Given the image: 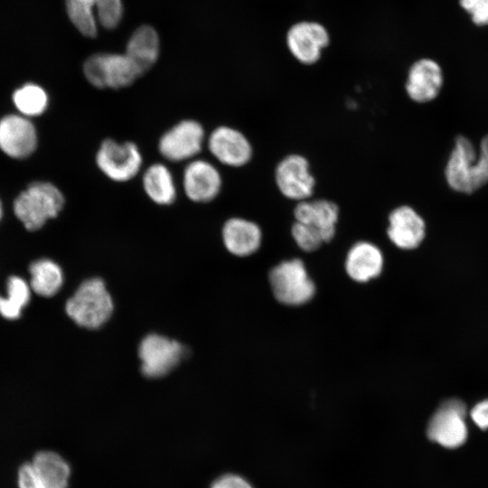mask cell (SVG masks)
Returning a JSON list of instances; mask_svg holds the SVG:
<instances>
[{
    "label": "cell",
    "instance_id": "cell-1",
    "mask_svg": "<svg viewBox=\"0 0 488 488\" xmlns=\"http://www.w3.org/2000/svg\"><path fill=\"white\" fill-rule=\"evenodd\" d=\"M446 186L470 196L488 185V134L478 145L465 135H456L443 169Z\"/></svg>",
    "mask_w": 488,
    "mask_h": 488
},
{
    "label": "cell",
    "instance_id": "cell-2",
    "mask_svg": "<svg viewBox=\"0 0 488 488\" xmlns=\"http://www.w3.org/2000/svg\"><path fill=\"white\" fill-rule=\"evenodd\" d=\"M64 202L65 198L57 186L39 181L19 193L14 202V212L26 230L34 231L57 217Z\"/></svg>",
    "mask_w": 488,
    "mask_h": 488
},
{
    "label": "cell",
    "instance_id": "cell-3",
    "mask_svg": "<svg viewBox=\"0 0 488 488\" xmlns=\"http://www.w3.org/2000/svg\"><path fill=\"white\" fill-rule=\"evenodd\" d=\"M66 313L78 325L88 329L100 327L112 314L113 302L102 279L84 281L68 299Z\"/></svg>",
    "mask_w": 488,
    "mask_h": 488
},
{
    "label": "cell",
    "instance_id": "cell-4",
    "mask_svg": "<svg viewBox=\"0 0 488 488\" xmlns=\"http://www.w3.org/2000/svg\"><path fill=\"white\" fill-rule=\"evenodd\" d=\"M268 282L275 299L288 306L303 305L315 295V284L300 258L283 260L268 273Z\"/></svg>",
    "mask_w": 488,
    "mask_h": 488
},
{
    "label": "cell",
    "instance_id": "cell-5",
    "mask_svg": "<svg viewBox=\"0 0 488 488\" xmlns=\"http://www.w3.org/2000/svg\"><path fill=\"white\" fill-rule=\"evenodd\" d=\"M83 74L97 89H118L132 85L143 74L126 53H95L83 63Z\"/></svg>",
    "mask_w": 488,
    "mask_h": 488
},
{
    "label": "cell",
    "instance_id": "cell-6",
    "mask_svg": "<svg viewBox=\"0 0 488 488\" xmlns=\"http://www.w3.org/2000/svg\"><path fill=\"white\" fill-rule=\"evenodd\" d=\"M69 19L84 36L97 35V18L107 29H113L123 15L121 0H65Z\"/></svg>",
    "mask_w": 488,
    "mask_h": 488
},
{
    "label": "cell",
    "instance_id": "cell-7",
    "mask_svg": "<svg viewBox=\"0 0 488 488\" xmlns=\"http://www.w3.org/2000/svg\"><path fill=\"white\" fill-rule=\"evenodd\" d=\"M143 157L138 146L130 141L119 143L107 138L100 144L96 154L99 169L110 180L125 183L135 178L140 172Z\"/></svg>",
    "mask_w": 488,
    "mask_h": 488
},
{
    "label": "cell",
    "instance_id": "cell-8",
    "mask_svg": "<svg viewBox=\"0 0 488 488\" xmlns=\"http://www.w3.org/2000/svg\"><path fill=\"white\" fill-rule=\"evenodd\" d=\"M274 181L286 199L296 202L310 199L314 192L315 178L310 163L300 154H289L279 160L274 169Z\"/></svg>",
    "mask_w": 488,
    "mask_h": 488
},
{
    "label": "cell",
    "instance_id": "cell-9",
    "mask_svg": "<svg viewBox=\"0 0 488 488\" xmlns=\"http://www.w3.org/2000/svg\"><path fill=\"white\" fill-rule=\"evenodd\" d=\"M330 41V33L326 27L312 20H302L293 23L286 34L288 52L296 61L305 66L318 62Z\"/></svg>",
    "mask_w": 488,
    "mask_h": 488
},
{
    "label": "cell",
    "instance_id": "cell-10",
    "mask_svg": "<svg viewBox=\"0 0 488 488\" xmlns=\"http://www.w3.org/2000/svg\"><path fill=\"white\" fill-rule=\"evenodd\" d=\"M204 142L203 127L196 120L184 119L162 135L158 150L165 160L179 163L193 159L202 150Z\"/></svg>",
    "mask_w": 488,
    "mask_h": 488
},
{
    "label": "cell",
    "instance_id": "cell-11",
    "mask_svg": "<svg viewBox=\"0 0 488 488\" xmlns=\"http://www.w3.org/2000/svg\"><path fill=\"white\" fill-rule=\"evenodd\" d=\"M465 415L466 407L462 400H446L429 420L427 427V437L447 448L462 446L467 438Z\"/></svg>",
    "mask_w": 488,
    "mask_h": 488
},
{
    "label": "cell",
    "instance_id": "cell-12",
    "mask_svg": "<svg viewBox=\"0 0 488 488\" xmlns=\"http://www.w3.org/2000/svg\"><path fill=\"white\" fill-rule=\"evenodd\" d=\"M445 87V73L441 65L430 58L414 61L407 73L404 90L408 98L418 105L434 102Z\"/></svg>",
    "mask_w": 488,
    "mask_h": 488
},
{
    "label": "cell",
    "instance_id": "cell-13",
    "mask_svg": "<svg viewBox=\"0 0 488 488\" xmlns=\"http://www.w3.org/2000/svg\"><path fill=\"white\" fill-rule=\"evenodd\" d=\"M141 370L149 378H158L170 372L184 354L183 346L167 337L149 334L139 346Z\"/></svg>",
    "mask_w": 488,
    "mask_h": 488
},
{
    "label": "cell",
    "instance_id": "cell-14",
    "mask_svg": "<svg viewBox=\"0 0 488 488\" xmlns=\"http://www.w3.org/2000/svg\"><path fill=\"white\" fill-rule=\"evenodd\" d=\"M207 147L221 164L239 168L247 165L253 157V146L249 139L239 129L219 126L207 138Z\"/></svg>",
    "mask_w": 488,
    "mask_h": 488
},
{
    "label": "cell",
    "instance_id": "cell-15",
    "mask_svg": "<svg viewBox=\"0 0 488 488\" xmlns=\"http://www.w3.org/2000/svg\"><path fill=\"white\" fill-rule=\"evenodd\" d=\"M387 236L397 248L415 249L424 240L427 224L423 216L411 205L401 204L388 216Z\"/></svg>",
    "mask_w": 488,
    "mask_h": 488
},
{
    "label": "cell",
    "instance_id": "cell-16",
    "mask_svg": "<svg viewBox=\"0 0 488 488\" xmlns=\"http://www.w3.org/2000/svg\"><path fill=\"white\" fill-rule=\"evenodd\" d=\"M38 143L33 122L20 114H9L0 119V150L11 158L31 155Z\"/></svg>",
    "mask_w": 488,
    "mask_h": 488
},
{
    "label": "cell",
    "instance_id": "cell-17",
    "mask_svg": "<svg viewBox=\"0 0 488 488\" xmlns=\"http://www.w3.org/2000/svg\"><path fill=\"white\" fill-rule=\"evenodd\" d=\"M183 187L189 200L207 203L220 194L222 187L221 174L211 163L203 159H192L183 170Z\"/></svg>",
    "mask_w": 488,
    "mask_h": 488
},
{
    "label": "cell",
    "instance_id": "cell-18",
    "mask_svg": "<svg viewBox=\"0 0 488 488\" xmlns=\"http://www.w3.org/2000/svg\"><path fill=\"white\" fill-rule=\"evenodd\" d=\"M293 215L296 221L308 224L317 230L324 243L330 242L336 234L340 208L329 199H308L296 202Z\"/></svg>",
    "mask_w": 488,
    "mask_h": 488
},
{
    "label": "cell",
    "instance_id": "cell-19",
    "mask_svg": "<svg viewBox=\"0 0 488 488\" xmlns=\"http://www.w3.org/2000/svg\"><path fill=\"white\" fill-rule=\"evenodd\" d=\"M384 258L381 250L372 242L361 240L348 250L344 268L354 282L364 284L378 277L383 269Z\"/></svg>",
    "mask_w": 488,
    "mask_h": 488
},
{
    "label": "cell",
    "instance_id": "cell-20",
    "mask_svg": "<svg viewBox=\"0 0 488 488\" xmlns=\"http://www.w3.org/2000/svg\"><path fill=\"white\" fill-rule=\"evenodd\" d=\"M221 235L226 249L237 257H248L257 252L263 238L262 230L257 222L241 217L227 220Z\"/></svg>",
    "mask_w": 488,
    "mask_h": 488
},
{
    "label": "cell",
    "instance_id": "cell-21",
    "mask_svg": "<svg viewBox=\"0 0 488 488\" xmlns=\"http://www.w3.org/2000/svg\"><path fill=\"white\" fill-rule=\"evenodd\" d=\"M159 52L160 41L156 31L149 25H143L132 33L125 53L144 74L156 62Z\"/></svg>",
    "mask_w": 488,
    "mask_h": 488
},
{
    "label": "cell",
    "instance_id": "cell-22",
    "mask_svg": "<svg viewBox=\"0 0 488 488\" xmlns=\"http://www.w3.org/2000/svg\"><path fill=\"white\" fill-rule=\"evenodd\" d=\"M142 185L155 203L170 205L176 199V186L169 168L161 163L151 164L143 174Z\"/></svg>",
    "mask_w": 488,
    "mask_h": 488
},
{
    "label": "cell",
    "instance_id": "cell-23",
    "mask_svg": "<svg viewBox=\"0 0 488 488\" xmlns=\"http://www.w3.org/2000/svg\"><path fill=\"white\" fill-rule=\"evenodd\" d=\"M32 465L46 488H68L70 467L59 454L38 452Z\"/></svg>",
    "mask_w": 488,
    "mask_h": 488
},
{
    "label": "cell",
    "instance_id": "cell-24",
    "mask_svg": "<svg viewBox=\"0 0 488 488\" xmlns=\"http://www.w3.org/2000/svg\"><path fill=\"white\" fill-rule=\"evenodd\" d=\"M30 286L39 296H54L61 287L63 275L60 266L52 260L42 258L33 262L29 267Z\"/></svg>",
    "mask_w": 488,
    "mask_h": 488
},
{
    "label": "cell",
    "instance_id": "cell-25",
    "mask_svg": "<svg viewBox=\"0 0 488 488\" xmlns=\"http://www.w3.org/2000/svg\"><path fill=\"white\" fill-rule=\"evenodd\" d=\"M12 99L20 115L28 118L44 113L49 104L47 92L35 83H27L18 88Z\"/></svg>",
    "mask_w": 488,
    "mask_h": 488
},
{
    "label": "cell",
    "instance_id": "cell-26",
    "mask_svg": "<svg viewBox=\"0 0 488 488\" xmlns=\"http://www.w3.org/2000/svg\"><path fill=\"white\" fill-rule=\"evenodd\" d=\"M30 286L23 278L10 277L7 280V296H0V314L8 320L17 319L30 300Z\"/></svg>",
    "mask_w": 488,
    "mask_h": 488
},
{
    "label": "cell",
    "instance_id": "cell-27",
    "mask_svg": "<svg viewBox=\"0 0 488 488\" xmlns=\"http://www.w3.org/2000/svg\"><path fill=\"white\" fill-rule=\"evenodd\" d=\"M296 245L303 251L310 253L320 249L324 243L320 232L312 226L294 221L290 229Z\"/></svg>",
    "mask_w": 488,
    "mask_h": 488
},
{
    "label": "cell",
    "instance_id": "cell-28",
    "mask_svg": "<svg viewBox=\"0 0 488 488\" xmlns=\"http://www.w3.org/2000/svg\"><path fill=\"white\" fill-rule=\"evenodd\" d=\"M210 488H256V486L242 474L225 473L215 478Z\"/></svg>",
    "mask_w": 488,
    "mask_h": 488
},
{
    "label": "cell",
    "instance_id": "cell-29",
    "mask_svg": "<svg viewBox=\"0 0 488 488\" xmlns=\"http://www.w3.org/2000/svg\"><path fill=\"white\" fill-rule=\"evenodd\" d=\"M461 5L477 24L488 23V0H460Z\"/></svg>",
    "mask_w": 488,
    "mask_h": 488
},
{
    "label": "cell",
    "instance_id": "cell-30",
    "mask_svg": "<svg viewBox=\"0 0 488 488\" xmlns=\"http://www.w3.org/2000/svg\"><path fill=\"white\" fill-rule=\"evenodd\" d=\"M19 488H46L32 463L23 465L18 472Z\"/></svg>",
    "mask_w": 488,
    "mask_h": 488
},
{
    "label": "cell",
    "instance_id": "cell-31",
    "mask_svg": "<svg viewBox=\"0 0 488 488\" xmlns=\"http://www.w3.org/2000/svg\"><path fill=\"white\" fill-rule=\"evenodd\" d=\"M470 416L480 428H488V399L477 403L472 408Z\"/></svg>",
    "mask_w": 488,
    "mask_h": 488
},
{
    "label": "cell",
    "instance_id": "cell-32",
    "mask_svg": "<svg viewBox=\"0 0 488 488\" xmlns=\"http://www.w3.org/2000/svg\"><path fill=\"white\" fill-rule=\"evenodd\" d=\"M2 215H3V207H2V203L0 202V220L2 218Z\"/></svg>",
    "mask_w": 488,
    "mask_h": 488
}]
</instances>
